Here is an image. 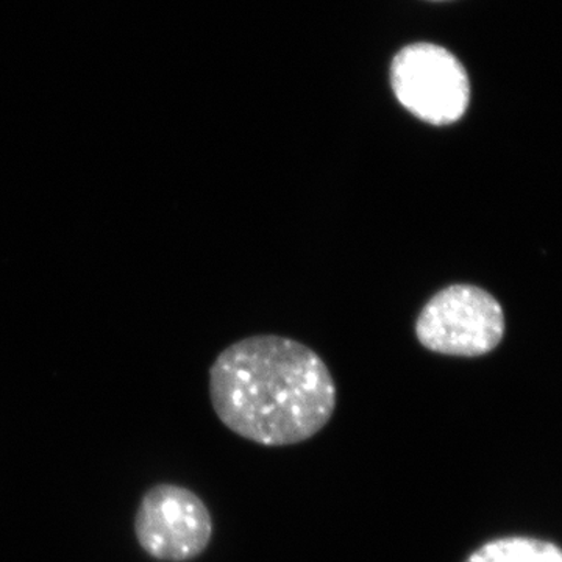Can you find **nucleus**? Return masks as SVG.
Listing matches in <instances>:
<instances>
[{"mask_svg":"<svg viewBox=\"0 0 562 562\" xmlns=\"http://www.w3.org/2000/svg\"><path fill=\"white\" fill-rule=\"evenodd\" d=\"M210 395L228 430L266 447L308 441L330 422L338 401L319 355L272 335L222 351L210 371Z\"/></svg>","mask_w":562,"mask_h":562,"instance_id":"nucleus-1","label":"nucleus"},{"mask_svg":"<svg viewBox=\"0 0 562 562\" xmlns=\"http://www.w3.org/2000/svg\"><path fill=\"white\" fill-rule=\"evenodd\" d=\"M503 335L501 303L472 284H452L436 292L416 321L422 346L449 357H482L502 342Z\"/></svg>","mask_w":562,"mask_h":562,"instance_id":"nucleus-2","label":"nucleus"},{"mask_svg":"<svg viewBox=\"0 0 562 562\" xmlns=\"http://www.w3.org/2000/svg\"><path fill=\"white\" fill-rule=\"evenodd\" d=\"M391 85L403 109L431 125L454 124L471 103L464 66L436 44H412L398 52L391 66Z\"/></svg>","mask_w":562,"mask_h":562,"instance_id":"nucleus-3","label":"nucleus"},{"mask_svg":"<svg viewBox=\"0 0 562 562\" xmlns=\"http://www.w3.org/2000/svg\"><path fill=\"white\" fill-rule=\"evenodd\" d=\"M136 538L155 560L188 562L201 557L213 538V519L199 495L177 484H158L143 497Z\"/></svg>","mask_w":562,"mask_h":562,"instance_id":"nucleus-4","label":"nucleus"},{"mask_svg":"<svg viewBox=\"0 0 562 562\" xmlns=\"http://www.w3.org/2000/svg\"><path fill=\"white\" fill-rule=\"evenodd\" d=\"M464 562H562V549L541 539L509 536L483 543Z\"/></svg>","mask_w":562,"mask_h":562,"instance_id":"nucleus-5","label":"nucleus"}]
</instances>
